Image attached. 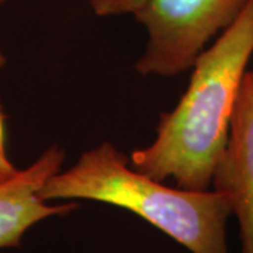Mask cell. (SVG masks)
<instances>
[{
	"label": "cell",
	"mask_w": 253,
	"mask_h": 253,
	"mask_svg": "<svg viewBox=\"0 0 253 253\" xmlns=\"http://www.w3.org/2000/svg\"><path fill=\"white\" fill-rule=\"evenodd\" d=\"M253 54V0L193 65L176 107L162 114L151 144L131 152L129 165L156 180L204 191L225 151L231 117Z\"/></svg>",
	"instance_id": "cell-1"
},
{
	"label": "cell",
	"mask_w": 253,
	"mask_h": 253,
	"mask_svg": "<svg viewBox=\"0 0 253 253\" xmlns=\"http://www.w3.org/2000/svg\"><path fill=\"white\" fill-rule=\"evenodd\" d=\"M45 201L90 200L124 208L170 236L191 253H228L226 222L234 201L218 190L170 187L138 172L129 158L104 141L84 151L40 191Z\"/></svg>",
	"instance_id": "cell-2"
},
{
	"label": "cell",
	"mask_w": 253,
	"mask_h": 253,
	"mask_svg": "<svg viewBox=\"0 0 253 253\" xmlns=\"http://www.w3.org/2000/svg\"><path fill=\"white\" fill-rule=\"evenodd\" d=\"M251 0H148L135 18L148 41L135 62L142 76L173 78L191 69L206 45L241 16Z\"/></svg>",
	"instance_id": "cell-3"
},
{
	"label": "cell",
	"mask_w": 253,
	"mask_h": 253,
	"mask_svg": "<svg viewBox=\"0 0 253 253\" xmlns=\"http://www.w3.org/2000/svg\"><path fill=\"white\" fill-rule=\"evenodd\" d=\"M65 151L51 145L26 169L0 183V249L20 248L23 236L38 222L73 212L78 204L66 201L51 204L41 199L45 181L62 169Z\"/></svg>",
	"instance_id": "cell-4"
},
{
	"label": "cell",
	"mask_w": 253,
	"mask_h": 253,
	"mask_svg": "<svg viewBox=\"0 0 253 253\" xmlns=\"http://www.w3.org/2000/svg\"><path fill=\"white\" fill-rule=\"evenodd\" d=\"M212 187L232 201L253 190V71H246L239 86L225 151Z\"/></svg>",
	"instance_id": "cell-5"
},
{
	"label": "cell",
	"mask_w": 253,
	"mask_h": 253,
	"mask_svg": "<svg viewBox=\"0 0 253 253\" xmlns=\"http://www.w3.org/2000/svg\"><path fill=\"white\" fill-rule=\"evenodd\" d=\"M234 214L241 225L244 253H253V190L234 201Z\"/></svg>",
	"instance_id": "cell-6"
},
{
	"label": "cell",
	"mask_w": 253,
	"mask_h": 253,
	"mask_svg": "<svg viewBox=\"0 0 253 253\" xmlns=\"http://www.w3.org/2000/svg\"><path fill=\"white\" fill-rule=\"evenodd\" d=\"M148 0H89L91 11L99 17L135 14Z\"/></svg>",
	"instance_id": "cell-7"
},
{
	"label": "cell",
	"mask_w": 253,
	"mask_h": 253,
	"mask_svg": "<svg viewBox=\"0 0 253 253\" xmlns=\"http://www.w3.org/2000/svg\"><path fill=\"white\" fill-rule=\"evenodd\" d=\"M18 170L20 169H17L10 161L9 155L0 152V183L9 180L10 177H13Z\"/></svg>",
	"instance_id": "cell-8"
},
{
	"label": "cell",
	"mask_w": 253,
	"mask_h": 253,
	"mask_svg": "<svg viewBox=\"0 0 253 253\" xmlns=\"http://www.w3.org/2000/svg\"><path fill=\"white\" fill-rule=\"evenodd\" d=\"M0 152L7 154L6 151V116L0 103Z\"/></svg>",
	"instance_id": "cell-9"
},
{
	"label": "cell",
	"mask_w": 253,
	"mask_h": 253,
	"mask_svg": "<svg viewBox=\"0 0 253 253\" xmlns=\"http://www.w3.org/2000/svg\"><path fill=\"white\" fill-rule=\"evenodd\" d=\"M4 3H6V0H0V7H1ZM6 62H7V58H6V55H4V52H3V51H1V46H0V71L4 68Z\"/></svg>",
	"instance_id": "cell-10"
}]
</instances>
